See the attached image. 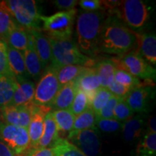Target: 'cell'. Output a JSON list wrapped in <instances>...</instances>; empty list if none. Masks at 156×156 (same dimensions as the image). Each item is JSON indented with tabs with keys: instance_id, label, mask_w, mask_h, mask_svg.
Wrapping results in <instances>:
<instances>
[{
	"instance_id": "6da1fadb",
	"label": "cell",
	"mask_w": 156,
	"mask_h": 156,
	"mask_svg": "<svg viewBox=\"0 0 156 156\" xmlns=\"http://www.w3.org/2000/svg\"><path fill=\"white\" fill-rule=\"evenodd\" d=\"M135 32L123 24L116 15L105 19L98 42V52L123 56L135 47Z\"/></svg>"
},
{
	"instance_id": "7a4b0ae2",
	"label": "cell",
	"mask_w": 156,
	"mask_h": 156,
	"mask_svg": "<svg viewBox=\"0 0 156 156\" xmlns=\"http://www.w3.org/2000/svg\"><path fill=\"white\" fill-rule=\"evenodd\" d=\"M105 17L101 11H81L77 17V47L85 56H96Z\"/></svg>"
},
{
	"instance_id": "3957f363",
	"label": "cell",
	"mask_w": 156,
	"mask_h": 156,
	"mask_svg": "<svg viewBox=\"0 0 156 156\" xmlns=\"http://www.w3.org/2000/svg\"><path fill=\"white\" fill-rule=\"evenodd\" d=\"M48 38L51 46L50 66L52 67L57 69L67 65H81L85 67H93L95 65V60L82 53L72 38Z\"/></svg>"
},
{
	"instance_id": "277c9868",
	"label": "cell",
	"mask_w": 156,
	"mask_h": 156,
	"mask_svg": "<svg viewBox=\"0 0 156 156\" xmlns=\"http://www.w3.org/2000/svg\"><path fill=\"white\" fill-rule=\"evenodd\" d=\"M75 8L69 11H61L51 16H40L43 29L50 38L56 39L72 38L74 23L77 15Z\"/></svg>"
},
{
	"instance_id": "5b68a950",
	"label": "cell",
	"mask_w": 156,
	"mask_h": 156,
	"mask_svg": "<svg viewBox=\"0 0 156 156\" xmlns=\"http://www.w3.org/2000/svg\"><path fill=\"white\" fill-rule=\"evenodd\" d=\"M114 15L122 20L127 28L135 32L145 27L149 20L150 11L144 1L125 0L122 1L119 9H117Z\"/></svg>"
},
{
	"instance_id": "8992f818",
	"label": "cell",
	"mask_w": 156,
	"mask_h": 156,
	"mask_svg": "<svg viewBox=\"0 0 156 156\" xmlns=\"http://www.w3.org/2000/svg\"><path fill=\"white\" fill-rule=\"evenodd\" d=\"M112 60L117 69L125 70L137 79L144 80L149 83L155 81V69L136 51H130L121 58H114Z\"/></svg>"
},
{
	"instance_id": "52a82bcc",
	"label": "cell",
	"mask_w": 156,
	"mask_h": 156,
	"mask_svg": "<svg viewBox=\"0 0 156 156\" xmlns=\"http://www.w3.org/2000/svg\"><path fill=\"white\" fill-rule=\"evenodd\" d=\"M15 20L20 26L30 31L40 29V16L34 0L5 1Z\"/></svg>"
},
{
	"instance_id": "ba28073f",
	"label": "cell",
	"mask_w": 156,
	"mask_h": 156,
	"mask_svg": "<svg viewBox=\"0 0 156 156\" xmlns=\"http://www.w3.org/2000/svg\"><path fill=\"white\" fill-rule=\"evenodd\" d=\"M60 88L56 69L49 65L39 79L33 102L37 106L51 108Z\"/></svg>"
},
{
	"instance_id": "9c48e42d",
	"label": "cell",
	"mask_w": 156,
	"mask_h": 156,
	"mask_svg": "<svg viewBox=\"0 0 156 156\" xmlns=\"http://www.w3.org/2000/svg\"><path fill=\"white\" fill-rule=\"evenodd\" d=\"M0 140L14 152L17 156H26L31 147L28 129L3 122L0 126Z\"/></svg>"
},
{
	"instance_id": "30bf717a",
	"label": "cell",
	"mask_w": 156,
	"mask_h": 156,
	"mask_svg": "<svg viewBox=\"0 0 156 156\" xmlns=\"http://www.w3.org/2000/svg\"><path fill=\"white\" fill-rule=\"evenodd\" d=\"M67 140L87 156H97L100 152L101 142L94 129L71 131Z\"/></svg>"
},
{
	"instance_id": "8fae6325",
	"label": "cell",
	"mask_w": 156,
	"mask_h": 156,
	"mask_svg": "<svg viewBox=\"0 0 156 156\" xmlns=\"http://www.w3.org/2000/svg\"><path fill=\"white\" fill-rule=\"evenodd\" d=\"M32 104L27 106H7L0 108L3 122L11 125L28 129L32 115Z\"/></svg>"
},
{
	"instance_id": "7c38bea8",
	"label": "cell",
	"mask_w": 156,
	"mask_h": 156,
	"mask_svg": "<svg viewBox=\"0 0 156 156\" xmlns=\"http://www.w3.org/2000/svg\"><path fill=\"white\" fill-rule=\"evenodd\" d=\"M50 108H46L34 104L32 106V115L28 127L30 146L32 148L38 147V142L43 134L44 128V118L50 112Z\"/></svg>"
},
{
	"instance_id": "4fadbf2b",
	"label": "cell",
	"mask_w": 156,
	"mask_h": 156,
	"mask_svg": "<svg viewBox=\"0 0 156 156\" xmlns=\"http://www.w3.org/2000/svg\"><path fill=\"white\" fill-rule=\"evenodd\" d=\"M153 98V89L150 86H140L131 90L125 100L132 109L136 113L147 112L150 103Z\"/></svg>"
},
{
	"instance_id": "5bb4252c",
	"label": "cell",
	"mask_w": 156,
	"mask_h": 156,
	"mask_svg": "<svg viewBox=\"0 0 156 156\" xmlns=\"http://www.w3.org/2000/svg\"><path fill=\"white\" fill-rule=\"evenodd\" d=\"M75 82L77 89L86 94L89 103H90L95 92L101 87L95 67H87L85 72L82 73Z\"/></svg>"
},
{
	"instance_id": "9a60e30c",
	"label": "cell",
	"mask_w": 156,
	"mask_h": 156,
	"mask_svg": "<svg viewBox=\"0 0 156 156\" xmlns=\"http://www.w3.org/2000/svg\"><path fill=\"white\" fill-rule=\"evenodd\" d=\"M17 87L9 106H27L32 104L35 95V84L29 79H16Z\"/></svg>"
},
{
	"instance_id": "2e32d148",
	"label": "cell",
	"mask_w": 156,
	"mask_h": 156,
	"mask_svg": "<svg viewBox=\"0 0 156 156\" xmlns=\"http://www.w3.org/2000/svg\"><path fill=\"white\" fill-rule=\"evenodd\" d=\"M138 54L148 63L155 66L156 64V36L155 34H140L136 33Z\"/></svg>"
},
{
	"instance_id": "e0dca14e",
	"label": "cell",
	"mask_w": 156,
	"mask_h": 156,
	"mask_svg": "<svg viewBox=\"0 0 156 156\" xmlns=\"http://www.w3.org/2000/svg\"><path fill=\"white\" fill-rule=\"evenodd\" d=\"M29 32V31H28ZM23 57L27 73L29 77H31L35 80L40 79L43 73L41 62L40 61L36 51L35 49L34 40L31 34L29 33V41L28 47L23 52Z\"/></svg>"
},
{
	"instance_id": "ac0fdd59",
	"label": "cell",
	"mask_w": 156,
	"mask_h": 156,
	"mask_svg": "<svg viewBox=\"0 0 156 156\" xmlns=\"http://www.w3.org/2000/svg\"><path fill=\"white\" fill-rule=\"evenodd\" d=\"M29 33L33 37L35 49L41 62L43 69L48 67L52 56L51 46L48 36L43 34L41 30H30Z\"/></svg>"
},
{
	"instance_id": "d6986e66",
	"label": "cell",
	"mask_w": 156,
	"mask_h": 156,
	"mask_svg": "<svg viewBox=\"0 0 156 156\" xmlns=\"http://www.w3.org/2000/svg\"><path fill=\"white\" fill-rule=\"evenodd\" d=\"M59 137L57 126L53 114L50 112L45 116L44 132L37 148L53 147Z\"/></svg>"
},
{
	"instance_id": "ffe728a7",
	"label": "cell",
	"mask_w": 156,
	"mask_h": 156,
	"mask_svg": "<svg viewBox=\"0 0 156 156\" xmlns=\"http://www.w3.org/2000/svg\"><path fill=\"white\" fill-rule=\"evenodd\" d=\"M77 91V89L76 87L75 81L70 82L61 87L56 95L51 108H54V111L69 109Z\"/></svg>"
},
{
	"instance_id": "44dd1931",
	"label": "cell",
	"mask_w": 156,
	"mask_h": 156,
	"mask_svg": "<svg viewBox=\"0 0 156 156\" xmlns=\"http://www.w3.org/2000/svg\"><path fill=\"white\" fill-rule=\"evenodd\" d=\"M7 53L9 69L15 79H28L22 52L7 45Z\"/></svg>"
},
{
	"instance_id": "7402d4cb",
	"label": "cell",
	"mask_w": 156,
	"mask_h": 156,
	"mask_svg": "<svg viewBox=\"0 0 156 156\" xmlns=\"http://www.w3.org/2000/svg\"><path fill=\"white\" fill-rule=\"evenodd\" d=\"M145 126V117L143 114L132 116L122 125V133L126 142H132L141 136Z\"/></svg>"
},
{
	"instance_id": "603a6c76",
	"label": "cell",
	"mask_w": 156,
	"mask_h": 156,
	"mask_svg": "<svg viewBox=\"0 0 156 156\" xmlns=\"http://www.w3.org/2000/svg\"><path fill=\"white\" fill-rule=\"evenodd\" d=\"M29 41V32L20 25L13 28L7 36L5 43L7 46H11L19 51L23 52L28 47Z\"/></svg>"
},
{
	"instance_id": "cb8c5ba5",
	"label": "cell",
	"mask_w": 156,
	"mask_h": 156,
	"mask_svg": "<svg viewBox=\"0 0 156 156\" xmlns=\"http://www.w3.org/2000/svg\"><path fill=\"white\" fill-rule=\"evenodd\" d=\"M16 87L17 81L15 77H0V108L11 104Z\"/></svg>"
},
{
	"instance_id": "d4e9b609",
	"label": "cell",
	"mask_w": 156,
	"mask_h": 156,
	"mask_svg": "<svg viewBox=\"0 0 156 156\" xmlns=\"http://www.w3.org/2000/svg\"><path fill=\"white\" fill-rule=\"evenodd\" d=\"M95 67L101 87L107 88L114 80L115 72L117 69L116 64L112 60L104 59L99 62Z\"/></svg>"
},
{
	"instance_id": "484cf974",
	"label": "cell",
	"mask_w": 156,
	"mask_h": 156,
	"mask_svg": "<svg viewBox=\"0 0 156 156\" xmlns=\"http://www.w3.org/2000/svg\"><path fill=\"white\" fill-rule=\"evenodd\" d=\"M18 24L5 1L0 2V40L5 41L9 32Z\"/></svg>"
},
{
	"instance_id": "4316f807",
	"label": "cell",
	"mask_w": 156,
	"mask_h": 156,
	"mask_svg": "<svg viewBox=\"0 0 156 156\" xmlns=\"http://www.w3.org/2000/svg\"><path fill=\"white\" fill-rule=\"evenodd\" d=\"M54 119L57 126L58 134H67L72 131L75 116L69 109L55 110L52 112Z\"/></svg>"
},
{
	"instance_id": "83f0119b",
	"label": "cell",
	"mask_w": 156,
	"mask_h": 156,
	"mask_svg": "<svg viewBox=\"0 0 156 156\" xmlns=\"http://www.w3.org/2000/svg\"><path fill=\"white\" fill-rule=\"evenodd\" d=\"M86 69L87 67L81 65H67L58 68L56 69V73L60 86L75 81Z\"/></svg>"
},
{
	"instance_id": "f1b7e54d",
	"label": "cell",
	"mask_w": 156,
	"mask_h": 156,
	"mask_svg": "<svg viewBox=\"0 0 156 156\" xmlns=\"http://www.w3.org/2000/svg\"><path fill=\"white\" fill-rule=\"evenodd\" d=\"M156 155V132H147L136 149V156Z\"/></svg>"
},
{
	"instance_id": "f546056e",
	"label": "cell",
	"mask_w": 156,
	"mask_h": 156,
	"mask_svg": "<svg viewBox=\"0 0 156 156\" xmlns=\"http://www.w3.org/2000/svg\"><path fill=\"white\" fill-rule=\"evenodd\" d=\"M96 115L92 109L88 108L82 114L75 116L72 131H81L85 129H94Z\"/></svg>"
},
{
	"instance_id": "4dcf8cb0",
	"label": "cell",
	"mask_w": 156,
	"mask_h": 156,
	"mask_svg": "<svg viewBox=\"0 0 156 156\" xmlns=\"http://www.w3.org/2000/svg\"><path fill=\"white\" fill-rule=\"evenodd\" d=\"M53 148L56 156H87L67 139L62 137H59Z\"/></svg>"
},
{
	"instance_id": "1f68e13d",
	"label": "cell",
	"mask_w": 156,
	"mask_h": 156,
	"mask_svg": "<svg viewBox=\"0 0 156 156\" xmlns=\"http://www.w3.org/2000/svg\"><path fill=\"white\" fill-rule=\"evenodd\" d=\"M112 95V93L108 89L101 87L93 95L90 103V108L92 109L93 112L97 116Z\"/></svg>"
},
{
	"instance_id": "d6a6232c",
	"label": "cell",
	"mask_w": 156,
	"mask_h": 156,
	"mask_svg": "<svg viewBox=\"0 0 156 156\" xmlns=\"http://www.w3.org/2000/svg\"><path fill=\"white\" fill-rule=\"evenodd\" d=\"M114 81L131 90L141 86L139 79L123 69H116L114 75Z\"/></svg>"
},
{
	"instance_id": "836d02e7",
	"label": "cell",
	"mask_w": 156,
	"mask_h": 156,
	"mask_svg": "<svg viewBox=\"0 0 156 156\" xmlns=\"http://www.w3.org/2000/svg\"><path fill=\"white\" fill-rule=\"evenodd\" d=\"M88 108H90V103L86 94L83 91L77 90L69 110L76 116L85 112Z\"/></svg>"
},
{
	"instance_id": "e575fe53",
	"label": "cell",
	"mask_w": 156,
	"mask_h": 156,
	"mask_svg": "<svg viewBox=\"0 0 156 156\" xmlns=\"http://www.w3.org/2000/svg\"><path fill=\"white\" fill-rule=\"evenodd\" d=\"M134 112L129 106L125 98H121L114 112V119L118 122H126L129 119L133 116Z\"/></svg>"
},
{
	"instance_id": "d590c367",
	"label": "cell",
	"mask_w": 156,
	"mask_h": 156,
	"mask_svg": "<svg viewBox=\"0 0 156 156\" xmlns=\"http://www.w3.org/2000/svg\"><path fill=\"white\" fill-rule=\"evenodd\" d=\"M122 122L115 119H101L96 116L95 126L99 128L101 131L105 132H114L122 127Z\"/></svg>"
},
{
	"instance_id": "8d00e7d4",
	"label": "cell",
	"mask_w": 156,
	"mask_h": 156,
	"mask_svg": "<svg viewBox=\"0 0 156 156\" xmlns=\"http://www.w3.org/2000/svg\"><path fill=\"white\" fill-rule=\"evenodd\" d=\"M11 76L14 77L9 69L8 59H7V44L0 40V77Z\"/></svg>"
},
{
	"instance_id": "74e56055",
	"label": "cell",
	"mask_w": 156,
	"mask_h": 156,
	"mask_svg": "<svg viewBox=\"0 0 156 156\" xmlns=\"http://www.w3.org/2000/svg\"><path fill=\"white\" fill-rule=\"evenodd\" d=\"M120 98L112 95L109 99L108 102L105 106L101 109L99 114L97 115L98 118L101 119H114V112L115 107L116 106L117 103L120 100Z\"/></svg>"
},
{
	"instance_id": "f35d334b",
	"label": "cell",
	"mask_w": 156,
	"mask_h": 156,
	"mask_svg": "<svg viewBox=\"0 0 156 156\" xmlns=\"http://www.w3.org/2000/svg\"><path fill=\"white\" fill-rule=\"evenodd\" d=\"M107 89L112 93L113 95L120 98H125L131 91V89L123 86V85L117 83L114 80L108 85Z\"/></svg>"
},
{
	"instance_id": "ab89813d",
	"label": "cell",
	"mask_w": 156,
	"mask_h": 156,
	"mask_svg": "<svg viewBox=\"0 0 156 156\" xmlns=\"http://www.w3.org/2000/svg\"><path fill=\"white\" fill-rule=\"evenodd\" d=\"M78 4L85 12H97L102 9L101 0H81Z\"/></svg>"
},
{
	"instance_id": "60d3db41",
	"label": "cell",
	"mask_w": 156,
	"mask_h": 156,
	"mask_svg": "<svg viewBox=\"0 0 156 156\" xmlns=\"http://www.w3.org/2000/svg\"><path fill=\"white\" fill-rule=\"evenodd\" d=\"M56 8L60 10L69 11L75 9V6L78 4L77 0H55L52 2Z\"/></svg>"
},
{
	"instance_id": "b9f144b4",
	"label": "cell",
	"mask_w": 156,
	"mask_h": 156,
	"mask_svg": "<svg viewBox=\"0 0 156 156\" xmlns=\"http://www.w3.org/2000/svg\"><path fill=\"white\" fill-rule=\"evenodd\" d=\"M28 156H56V155L53 147H45L34 148Z\"/></svg>"
},
{
	"instance_id": "7bdbcfd3",
	"label": "cell",
	"mask_w": 156,
	"mask_h": 156,
	"mask_svg": "<svg viewBox=\"0 0 156 156\" xmlns=\"http://www.w3.org/2000/svg\"><path fill=\"white\" fill-rule=\"evenodd\" d=\"M122 1L117 0H108V1H101L102 9H108L110 11H114L119 7Z\"/></svg>"
},
{
	"instance_id": "ee69618b",
	"label": "cell",
	"mask_w": 156,
	"mask_h": 156,
	"mask_svg": "<svg viewBox=\"0 0 156 156\" xmlns=\"http://www.w3.org/2000/svg\"><path fill=\"white\" fill-rule=\"evenodd\" d=\"M0 156H17L14 152L0 140Z\"/></svg>"
},
{
	"instance_id": "f6af8a7d",
	"label": "cell",
	"mask_w": 156,
	"mask_h": 156,
	"mask_svg": "<svg viewBox=\"0 0 156 156\" xmlns=\"http://www.w3.org/2000/svg\"><path fill=\"white\" fill-rule=\"evenodd\" d=\"M147 126H148V132H156L155 116H151L149 119H148Z\"/></svg>"
},
{
	"instance_id": "bcb514c9",
	"label": "cell",
	"mask_w": 156,
	"mask_h": 156,
	"mask_svg": "<svg viewBox=\"0 0 156 156\" xmlns=\"http://www.w3.org/2000/svg\"><path fill=\"white\" fill-rule=\"evenodd\" d=\"M4 122H3V119H2V115H1V113H0V126L2 125V124Z\"/></svg>"
}]
</instances>
